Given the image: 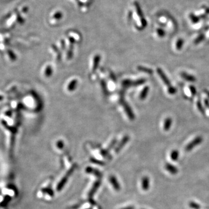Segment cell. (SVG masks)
<instances>
[{"mask_svg": "<svg viewBox=\"0 0 209 209\" xmlns=\"http://www.w3.org/2000/svg\"><path fill=\"white\" fill-rule=\"evenodd\" d=\"M204 104L205 106L209 109V101L207 99H205L204 101Z\"/></svg>", "mask_w": 209, "mask_h": 209, "instance_id": "44dd1931", "label": "cell"}, {"mask_svg": "<svg viewBox=\"0 0 209 209\" xmlns=\"http://www.w3.org/2000/svg\"><path fill=\"white\" fill-rule=\"evenodd\" d=\"M202 141H203V138L202 136H197L193 141H192L186 146L185 150L186 152H189L192 150L195 147L200 144L202 142Z\"/></svg>", "mask_w": 209, "mask_h": 209, "instance_id": "7a4b0ae2", "label": "cell"}, {"mask_svg": "<svg viewBox=\"0 0 209 209\" xmlns=\"http://www.w3.org/2000/svg\"><path fill=\"white\" fill-rule=\"evenodd\" d=\"M142 188L145 191L148 190L150 188V179L148 177L145 176L142 179Z\"/></svg>", "mask_w": 209, "mask_h": 209, "instance_id": "52a82bcc", "label": "cell"}, {"mask_svg": "<svg viewBox=\"0 0 209 209\" xmlns=\"http://www.w3.org/2000/svg\"><path fill=\"white\" fill-rule=\"evenodd\" d=\"M180 75L185 80L189 81V82H195L196 80V79L194 76L190 75L185 72L181 73Z\"/></svg>", "mask_w": 209, "mask_h": 209, "instance_id": "9c48e42d", "label": "cell"}, {"mask_svg": "<svg viewBox=\"0 0 209 209\" xmlns=\"http://www.w3.org/2000/svg\"><path fill=\"white\" fill-rule=\"evenodd\" d=\"M203 39H204V36H203V35H201V36H199V37L196 39V40L195 41V43L196 44H199V43H200V42H201Z\"/></svg>", "mask_w": 209, "mask_h": 209, "instance_id": "ffe728a7", "label": "cell"}, {"mask_svg": "<svg viewBox=\"0 0 209 209\" xmlns=\"http://www.w3.org/2000/svg\"><path fill=\"white\" fill-rule=\"evenodd\" d=\"M171 159L173 161H177L179 158V152L177 150H174L170 154Z\"/></svg>", "mask_w": 209, "mask_h": 209, "instance_id": "8fae6325", "label": "cell"}, {"mask_svg": "<svg viewBox=\"0 0 209 209\" xmlns=\"http://www.w3.org/2000/svg\"><path fill=\"white\" fill-rule=\"evenodd\" d=\"M158 34L159 35V36H160V37H162V36H164V31H163V30H158Z\"/></svg>", "mask_w": 209, "mask_h": 209, "instance_id": "7402d4cb", "label": "cell"}, {"mask_svg": "<svg viewBox=\"0 0 209 209\" xmlns=\"http://www.w3.org/2000/svg\"><path fill=\"white\" fill-rule=\"evenodd\" d=\"M85 171H86V172L89 173V174H94V176H97L98 177H99V178L102 177V173L99 171H98L97 169L93 168H91L90 167H87L86 168Z\"/></svg>", "mask_w": 209, "mask_h": 209, "instance_id": "ba28073f", "label": "cell"}, {"mask_svg": "<svg viewBox=\"0 0 209 209\" xmlns=\"http://www.w3.org/2000/svg\"><path fill=\"white\" fill-rule=\"evenodd\" d=\"M100 185H101V181L99 180L97 181L94 184L93 186L92 187V188L91 189L90 191L89 192V196H89V201L93 204H94V201L93 200V198L94 196V195L95 194V192H97V189L99 187Z\"/></svg>", "mask_w": 209, "mask_h": 209, "instance_id": "3957f363", "label": "cell"}, {"mask_svg": "<svg viewBox=\"0 0 209 209\" xmlns=\"http://www.w3.org/2000/svg\"><path fill=\"white\" fill-rule=\"evenodd\" d=\"M75 168H76L75 166H73V167H71V169H70L66 173V174L64 176V177L62 178L61 181L58 184V186H57V188L58 191H61L63 189V188L64 187L65 184L67 183V182L69 178H70V177H71L72 175V174L73 173V171H75Z\"/></svg>", "mask_w": 209, "mask_h": 209, "instance_id": "6da1fadb", "label": "cell"}, {"mask_svg": "<svg viewBox=\"0 0 209 209\" xmlns=\"http://www.w3.org/2000/svg\"><path fill=\"white\" fill-rule=\"evenodd\" d=\"M177 91V90L175 88V87H174L172 86H170L168 87V93L171 94V95H174L175 94Z\"/></svg>", "mask_w": 209, "mask_h": 209, "instance_id": "e0dca14e", "label": "cell"}, {"mask_svg": "<svg viewBox=\"0 0 209 209\" xmlns=\"http://www.w3.org/2000/svg\"><path fill=\"white\" fill-rule=\"evenodd\" d=\"M189 206L190 208H192V209H200V206L196 202H190L189 203Z\"/></svg>", "mask_w": 209, "mask_h": 209, "instance_id": "9a60e30c", "label": "cell"}, {"mask_svg": "<svg viewBox=\"0 0 209 209\" xmlns=\"http://www.w3.org/2000/svg\"><path fill=\"white\" fill-rule=\"evenodd\" d=\"M196 105H197V107H198V110H199V112L202 114H205V110H204V107L203 106L202 104L200 102V101L198 100L197 101V103H196Z\"/></svg>", "mask_w": 209, "mask_h": 209, "instance_id": "7c38bea8", "label": "cell"}, {"mask_svg": "<svg viewBox=\"0 0 209 209\" xmlns=\"http://www.w3.org/2000/svg\"><path fill=\"white\" fill-rule=\"evenodd\" d=\"M109 181L116 190L119 191L120 190V185L115 176H111L109 178Z\"/></svg>", "mask_w": 209, "mask_h": 209, "instance_id": "8992f818", "label": "cell"}, {"mask_svg": "<svg viewBox=\"0 0 209 209\" xmlns=\"http://www.w3.org/2000/svg\"><path fill=\"white\" fill-rule=\"evenodd\" d=\"M183 44H184V41L182 40V39H180L177 41V43L176 44V48L178 49V50H180L182 48V45H183Z\"/></svg>", "mask_w": 209, "mask_h": 209, "instance_id": "d6986e66", "label": "cell"}, {"mask_svg": "<svg viewBox=\"0 0 209 209\" xmlns=\"http://www.w3.org/2000/svg\"><path fill=\"white\" fill-rule=\"evenodd\" d=\"M172 123V120L170 117H167L166 118L164 123V127L163 128L166 131H167L169 130L171 126V124Z\"/></svg>", "mask_w": 209, "mask_h": 209, "instance_id": "30bf717a", "label": "cell"}, {"mask_svg": "<svg viewBox=\"0 0 209 209\" xmlns=\"http://www.w3.org/2000/svg\"><path fill=\"white\" fill-rule=\"evenodd\" d=\"M165 168L167 171H168V172L172 174V175H176L178 172V170L176 167L170 163H166L165 164Z\"/></svg>", "mask_w": 209, "mask_h": 209, "instance_id": "5b68a950", "label": "cell"}, {"mask_svg": "<svg viewBox=\"0 0 209 209\" xmlns=\"http://www.w3.org/2000/svg\"><path fill=\"white\" fill-rule=\"evenodd\" d=\"M121 209H135L133 206H127L126 207H124Z\"/></svg>", "mask_w": 209, "mask_h": 209, "instance_id": "603a6c76", "label": "cell"}, {"mask_svg": "<svg viewBox=\"0 0 209 209\" xmlns=\"http://www.w3.org/2000/svg\"><path fill=\"white\" fill-rule=\"evenodd\" d=\"M149 88L148 87H145V88L144 89L143 91H142L141 94V95H140V98L141 99H145L146 95H148V91H149Z\"/></svg>", "mask_w": 209, "mask_h": 209, "instance_id": "4fadbf2b", "label": "cell"}, {"mask_svg": "<svg viewBox=\"0 0 209 209\" xmlns=\"http://www.w3.org/2000/svg\"><path fill=\"white\" fill-rule=\"evenodd\" d=\"M204 92H205L206 94L207 95V97L209 98V91H208V90H205V91H204Z\"/></svg>", "mask_w": 209, "mask_h": 209, "instance_id": "cb8c5ba5", "label": "cell"}, {"mask_svg": "<svg viewBox=\"0 0 209 209\" xmlns=\"http://www.w3.org/2000/svg\"><path fill=\"white\" fill-rule=\"evenodd\" d=\"M138 69H139V71H141L142 72H144L149 73V74H152L153 72L151 69H149V68H147V67H144L140 66V67H138Z\"/></svg>", "mask_w": 209, "mask_h": 209, "instance_id": "5bb4252c", "label": "cell"}, {"mask_svg": "<svg viewBox=\"0 0 209 209\" xmlns=\"http://www.w3.org/2000/svg\"><path fill=\"white\" fill-rule=\"evenodd\" d=\"M189 90H190L192 95L193 96L196 95V94L197 93V91H196V88L194 85H189Z\"/></svg>", "mask_w": 209, "mask_h": 209, "instance_id": "ac0fdd59", "label": "cell"}, {"mask_svg": "<svg viewBox=\"0 0 209 209\" xmlns=\"http://www.w3.org/2000/svg\"><path fill=\"white\" fill-rule=\"evenodd\" d=\"M157 73H158V74L159 75V76H160V77L161 78L162 81L164 82V83L167 86H168V87L171 86L170 81L169 80L168 78L167 77V76H166L165 73L163 71V70L162 69H160V68L157 69Z\"/></svg>", "mask_w": 209, "mask_h": 209, "instance_id": "277c9868", "label": "cell"}, {"mask_svg": "<svg viewBox=\"0 0 209 209\" xmlns=\"http://www.w3.org/2000/svg\"><path fill=\"white\" fill-rule=\"evenodd\" d=\"M44 193H47L49 196H53L54 195V192L51 189L49 188H44L41 190Z\"/></svg>", "mask_w": 209, "mask_h": 209, "instance_id": "2e32d148", "label": "cell"}]
</instances>
